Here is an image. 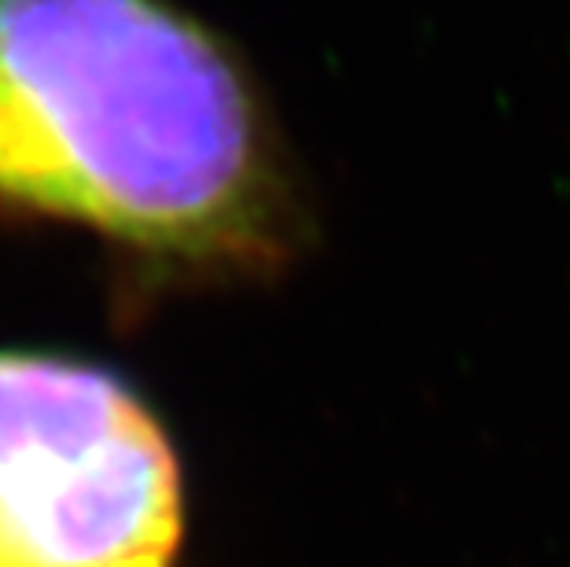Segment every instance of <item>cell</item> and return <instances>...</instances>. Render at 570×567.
Returning a JSON list of instances; mask_svg holds the SVG:
<instances>
[{"mask_svg": "<svg viewBox=\"0 0 570 567\" xmlns=\"http://www.w3.org/2000/svg\"><path fill=\"white\" fill-rule=\"evenodd\" d=\"M0 203L166 281L273 276L306 244L250 78L163 0H0Z\"/></svg>", "mask_w": 570, "mask_h": 567, "instance_id": "6da1fadb", "label": "cell"}, {"mask_svg": "<svg viewBox=\"0 0 570 567\" xmlns=\"http://www.w3.org/2000/svg\"><path fill=\"white\" fill-rule=\"evenodd\" d=\"M180 468L111 372L0 354V567H169Z\"/></svg>", "mask_w": 570, "mask_h": 567, "instance_id": "7a4b0ae2", "label": "cell"}]
</instances>
